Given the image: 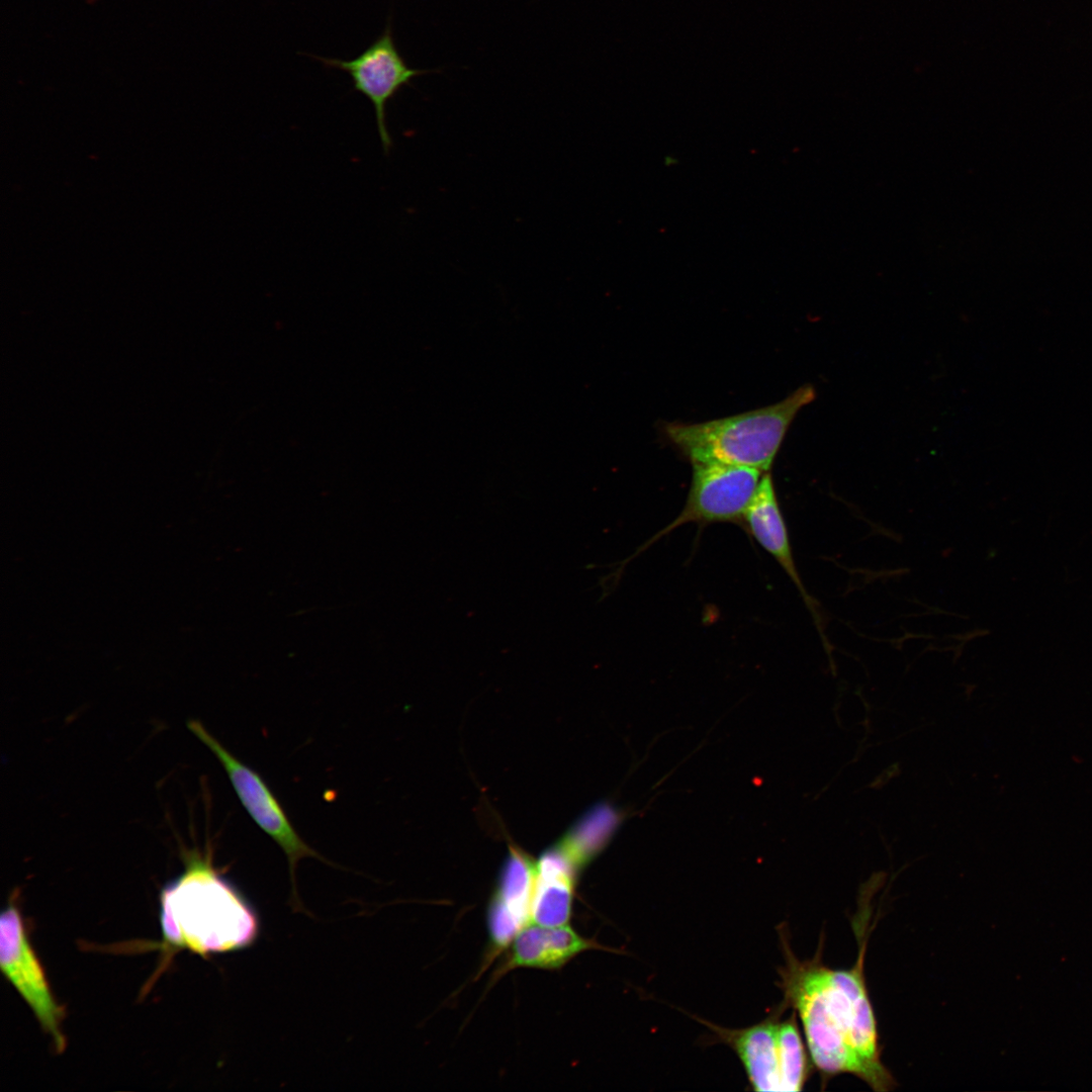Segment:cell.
Masks as SVG:
<instances>
[{"mask_svg": "<svg viewBox=\"0 0 1092 1092\" xmlns=\"http://www.w3.org/2000/svg\"><path fill=\"white\" fill-rule=\"evenodd\" d=\"M782 937L779 970L784 1004L799 1013L815 1066L824 1075L853 1074L874 1087L892 1076L881 1062L874 1011L863 976L864 945L850 970H832L820 956L800 961Z\"/></svg>", "mask_w": 1092, "mask_h": 1092, "instance_id": "1", "label": "cell"}, {"mask_svg": "<svg viewBox=\"0 0 1092 1092\" xmlns=\"http://www.w3.org/2000/svg\"><path fill=\"white\" fill-rule=\"evenodd\" d=\"M183 873L160 896L165 943L202 957L250 946L258 917L243 895L219 874L211 852L186 853Z\"/></svg>", "mask_w": 1092, "mask_h": 1092, "instance_id": "2", "label": "cell"}, {"mask_svg": "<svg viewBox=\"0 0 1092 1092\" xmlns=\"http://www.w3.org/2000/svg\"><path fill=\"white\" fill-rule=\"evenodd\" d=\"M816 397L804 384L783 400L702 423L664 425L666 437L693 461H718L768 472L795 417Z\"/></svg>", "mask_w": 1092, "mask_h": 1092, "instance_id": "3", "label": "cell"}, {"mask_svg": "<svg viewBox=\"0 0 1092 1092\" xmlns=\"http://www.w3.org/2000/svg\"><path fill=\"white\" fill-rule=\"evenodd\" d=\"M794 1011V1010H793ZM707 1023V1022H705ZM737 1054L755 1091H800L809 1076L808 1056L796 1020L775 1016L730 1029L707 1023Z\"/></svg>", "mask_w": 1092, "mask_h": 1092, "instance_id": "4", "label": "cell"}, {"mask_svg": "<svg viewBox=\"0 0 1092 1092\" xmlns=\"http://www.w3.org/2000/svg\"><path fill=\"white\" fill-rule=\"evenodd\" d=\"M0 967L3 975L32 1010L41 1028L52 1037L58 1053L66 1049L62 1030L64 1009L56 1000L33 946L15 898L0 918Z\"/></svg>", "mask_w": 1092, "mask_h": 1092, "instance_id": "5", "label": "cell"}, {"mask_svg": "<svg viewBox=\"0 0 1092 1092\" xmlns=\"http://www.w3.org/2000/svg\"><path fill=\"white\" fill-rule=\"evenodd\" d=\"M693 475L681 513L647 545L685 524L736 523L743 520L765 472L718 461H693Z\"/></svg>", "mask_w": 1092, "mask_h": 1092, "instance_id": "6", "label": "cell"}, {"mask_svg": "<svg viewBox=\"0 0 1092 1092\" xmlns=\"http://www.w3.org/2000/svg\"><path fill=\"white\" fill-rule=\"evenodd\" d=\"M326 68L347 73L353 89L363 94L373 105L382 149L388 154L392 146L386 124V105L404 86H412L416 77L438 70L411 68L395 43L391 17L383 31L358 56L350 60L311 56Z\"/></svg>", "mask_w": 1092, "mask_h": 1092, "instance_id": "7", "label": "cell"}, {"mask_svg": "<svg viewBox=\"0 0 1092 1092\" xmlns=\"http://www.w3.org/2000/svg\"><path fill=\"white\" fill-rule=\"evenodd\" d=\"M187 726L217 757L240 802L254 822L285 852L295 893L294 873L297 862L304 857L323 860L322 856L300 837L260 775L225 749L201 723L190 721Z\"/></svg>", "mask_w": 1092, "mask_h": 1092, "instance_id": "8", "label": "cell"}, {"mask_svg": "<svg viewBox=\"0 0 1092 1092\" xmlns=\"http://www.w3.org/2000/svg\"><path fill=\"white\" fill-rule=\"evenodd\" d=\"M534 862L519 850H511L487 908L488 958L508 948L518 932L531 921L535 880Z\"/></svg>", "mask_w": 1092, "mask_h": 1092, "instance_id": "9", "label": "cell"}, {"mask_svg": "<svg viewBox=\"0 0 1092 1092\" xmlns=\"http://www.w3.org/2000/svg\"><path fill=\"white\" fill-rule=\"evenodd\" d=\"M742 522L754 540L777 560L800 592L828 651L830 646L823 631L822 618L816 601L806 590L797 570L788 529L769 472L762 475Z\"/></svg>", "mask_w": 1092, "mask_h": 1092, "instance_id": "10", "label": "cell"}, {"mask_svg": "<svg viewBox=\"0 0 1092 1092\" xmlns=\"http://www.w3.org/2000/svg\"><path fill=\"white\" fill-rule=\"evenodd\" d=\"M589 949H609L594 939L579 935L570 926L529 923L514 937L495 979L517 968L557 970L577 954Z\"/></svg>", "mask_w": 1092, "mask_h": 1092, "instance_id": "11", "label": "cell"}, {"mask_svg": "<svg viewBox=\"0 0 1092 1092\" xmlns=\"http://www.w3.org/2000/svg\"><path fill=\"white\" fill-rule=\"evenodd\" d=\"M578 874L556 847L541 856L535 868L531 922L558 926L569 921Z\"/></svg>", "mask_w": 1092, "mask_h": 1092, "instance_id": "12", "label": "cell"}, {"mask_svg": "<svg viewBox=\"0 0 1092 1092\" xmlns=\"http://www.w3.org/2000/svg\"><path fill=\"white\" fill-rule=\"evenodd\" d=\"M626 816V812L616 806L598 804L556 848L580 872L607 846Z\"/></svg>", "mask_w": 1092, "mask_h": 1092, "instance_id": "13", "label": "cell"}]
</instances>
